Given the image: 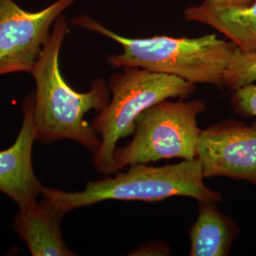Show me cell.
Here are the masks:
<instances>
[{
    "mask_svg": "<svg viewBox=\"0 0 256 256\" xmlns=\"http://www.w3.org/2000/svg\"><path fill=\"white\" fill-rule=\"evenodd\" d=\"M68 30V22L60 16L55 20L50 40L30 72L36 81V140L52 144L60 140H72L93 155L99 149L101 140L84 116L92 110L100 111L108 102L110 88L102 79H97L88 92L82 93L74 90L66 82L61 74L59 56Z\"/></svg>",
    "mask_w": 256,
    "mask_h": 256,
    "instance_id": "1",
    "label": "cell"
},
{
    "mask_svg": "<svg viewBox=\"0 0 256 256\" xmlns=\"http://www.w3.org/2000/svg\"><path fill=\"white\" fill-rule=\"evenodd\" d=\"M72 23L119 43L122 54L108 57V62L114 68L136 66L218 88L225 86V72L236 48L232 41L220 39L216 34L196 38H129L115 34L88 16L74 18Z\"/></svg>",
    "mask_w": 256,
    "mask_h": 256,
    "instance_id": "2",
    "label": "cell"
},
{
    "mask_svg": "<svg viewBox=\"0 0 256 256\" xmlns=\"http://www.w3.org/2000/svg\"><path fill=\"white\" fill-rule=\"evenodd\" d=\"M41 196L66 214L106 200L155 202L180 196L218 202L222 198L204 184L202 164L196 158L162 167L131 165L126 173L88 182L80 192L44 187Z\"/></svg>",
    "mask_w": 256,
    "mask_h": 256,
    "instance_id": "3",
    "label": "cell"
},
{
    "mask_svg": "<svg viewBox=\"0 0 256 256\" xmlns=\"http://www.w3.org/2000/svg\"><path fill=\"white\" fill-rule=\"evenodd\" d=\"M110 77L111 98L92 120L101 144L93 154V164L102 174L119 169L114 153L120 138L133 134L138 117L160 102L185 99L196 90V84L170 74H158L136 66L122 68Z\"/></svg>",
    "mask_w": 256,
    "mask_h": 256,
    "instance_id": "4",
    "label": "cell"
},
{
    "mask_svg": "<svg viewBox=\"0 0 256 256\" xmlns=\"http://www.w3.org/2000/svg\"><path fill=\"white\" fill-rule=\"evenodd\" d=\"M160 102L136 120L133 138L126 146L117 147L114 158L118 169L146 164L160 160H194L202 130L198 116L206 110L202 100Z\"/></svg>",
    "mask_w": 256,
    "mask_h": 256,
    "instance_id": "5",
    "label": "cell"
},
{
    "mask_svg": "<svg viewBox=\"0 0 256 256\" xmlns=\"http://www.w3.org/2000/svg\"><path fill=\"white\" fill-rule=\"evenodd\" d=\"M74 1L57 0L32 12L14 0H0V76L32 72L50 40V26Z\"/></svg>",
    "mask_w": 256,
    "mask_h": 256,
    "instance_id": "6",
    "label": "cell"
},
{
    "mask_svg": "<svg viewBox=\"0 0 256 256\" xmlns=\"http://www.w3.org/2000/svg\"><path fill=\"white\" fill-rule=\"evenodd\" d=\"M196 158L204 178L227 176L256 186V126L230 120L202 130Z\"/></svg>",
    "mask_w": 256,
    "mask_h": 256,
    "instance_id": "7",
    "label": "cell"
},
{
    "mask_svg": "<svg viewBox=\"0 0 256 256\" xmlns=\"http://www.w3.org/2000/svg\"><path fill=\"white\" fill-rule=\"evenodd\" d=\"M22 110L23 122L16 142L9 148L0 150V192L19 208L38 202L44 189L32 166V148L36 140L34 93L26 97Z\"/></svg>",
    "mask_w": 256,
    "mask_h": 256,
    "instance_id": "8",
    "label": "cell"
},
{
    "mask_svg": "<svg viewBox=\"0 0 256 256\" xmlns=\"http://www.w3.org/2000/svg\"><path fill=\"white\" fill-rule=\"evenodd\" d=\"M40 202L19 208L14 228L32 256H76L64 244L61 221L66 212L41 196Z\"/></svg>",
    "mask_w": 256,
    "mask_h": 256,
    "instance_id": "9",
    "label": "cell"
},
{
    "mask_svg": "<svg viewBox=\"0 0 256 256\" xmlns=\"http://www.w3.org/2000/svg\"><path fill=\"white\" fill-rule=\"evenodd\" d=\"M188 21L214 28L244 52H256V0L248 7H220L203 1L184 10Z\"/></svg>",
    "mask_w": 256,
    "mask_h": 256,
    "instance_id": "10",
    "label": "cell"
},
{
    "mask_svg": "<svg viewBox=\"0 0 256 256\" xmlns=\"http://www.w3.org/2000/svg\"><path fill=\"white\" fill-rule=\"evenodd\" d=\"M198 202V216L190 229V256H228L236 225L218 209L216 202Z\"/></svg>",
    "mask_w": 256,
    "mask_h": 256,
    "instance_id": "11",
    "label": "cell"
},
{
    "mask_svg": "<svg viewBox=\"0 0 256 256\" xmlns=\"http://www.w3.org/2000/svg\"><path fill=\"white\" fill-rule=\"evenodd\" d=\"M254 82H256V52H244L236 46L225 72V86L236 90Z\"/></svg>",
    "mask_w": 256,
    "mask_h": 256,
    "instance_id": "12",
    "label": "cell"
},
{
    "mask_svg": "<svg viewBox=\"0 0 256 256\" xmlns=\"http://www.w3.org/2000/svg\"><path fill=\"white\" fill-rule=\"evenodd\" d=\"M232 106L239 114L247 117H256V84L254 82L236 90L232 98ZM254 126H256V122Z\"/></svg>",
    "mask_w": 256,
    "mask_h": 256,
    "instance_id": "13",
    "label": "cell"
},
{
    "mask_svg": "<svg viewBox=\"0 0 256 256\" xmlns=\"http://www.w3.org/2000/svg\"><path fill=\"white\" fill-rule=\"evenodd\" d=\"M210 4L220 7L242 8L252 5L256 0H204Z\"/></svg>",
    "mask_w": 256,
    "mask_h": 256,
    "instance_id": "14",
    "label": "cell"
}]
</instances>
